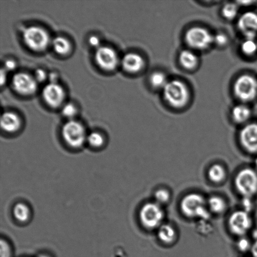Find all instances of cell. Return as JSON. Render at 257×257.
<instances>
[{
    "label": "cell",
    "mask_w": 257,
    "mask_h": 257,
    "mask_svg": "<svg viewBox=\"0 0 257 257\" xmlns=\"http://www.w3.org/2000/svg\"><path fill=\"white\" fill-rule=\"evenodd\" d=\"M180 208L186 218L197 221L211 219L207 199L200 193H190L183 196L180 201Z\"/></svg>",
    "instance_id": "obj_1"
},
{
    "label": "cell",
    "mask_w": 257,
    "mask_h": 257,
    "mask_svg": "<svg viewBox=\"0 0 257 257\" xmlns=\"http://www.w3.org/2000/svg\"><path fill=\"white\" fill-rule=\"evenodd\" d=\"M62 134L65 142L72 148H80L87 140L84 127L74 120L65 123L62 127Z\"/></svg>",
    "instance_id": "obj_9"
},
{
    "label": "cell",
    "mask_w": 257,
    "mask_h": 257,
    "mask_svg": "<svg viewBox=\"0 0 257 257\" xmlns=\"http://www.w3.org/2000/svg\"><path fill=\"white\" fill-rule=\"evenodd\" d=\"M253 242H251L250 239L245 236L238 238V240L236 241V247L241 253H247L251 250V246Z\"/></svg>",
    "instance_id": "obj_29"
},
{
    "label": "cell",
    "mask_w": 257,
    "mask_h": 257,
    "mask_svg": "<svg viewBox=\"0 0 257 257\" xmlns=\"http://www.w3.org/2000/svg\"><path fill=\"white\" fill-rule=\"evenodd\" d=\"M14 215L18 221L25 222L30 217V209L24 203H18L14 208Z\"/></svg>",
    "instance_id": "obj_27"
},
{
    "label": "cell",
    "mask_w": 257,
    "mask_h": 257,
    "mask_svg": "<svg viewBox=\"0 0 257 257\" xmlns=\"http://www.w3.org/2000/svg\"><path fill=\"white\" fill-rule=\"evenodd\" d=\"M242 208L241 210L247 211V212L251 213V211H252L253 208V203L252 201L253 198H242Z\"/></svg>",
    "instance_id": "obj_34"
},
{
    "label": "cell",
    "mask_w": 257,
    "mask_h": 257,
    "mask_svg": "<svg viewBox=\"0 0 257 257\" xmlns=\"http://www.w3.org/2000/svg\"><path fill=\"white\" fill-rule=\"evenodd\" d=\"M227 175V171L220 164H214L207 171L208 180L215 185H220L225 182Z\"/></svg>",
    "instance_id": "obj_21"
},
{
    "label": "cell",
    "mask_w": 257,
    "mask_h": 257,
    "mask_svg": "<svg viewBox=\"0 0 257 257\" xmlns=\"http://www.w3.org/2000/svg\"><path fill=\"white\" fill-rule=\"evenodd\" d=\"M87 141L90 146L94 148H99L104 143V138L97 132H92L87 136Z\"/></svg>",
    "instance_id": "obj_30"
},
{
    "label": "cell",
    "mask_w": 257,
    "mask_h": 257,
    "mask_svg": "<svg viewBox=\"0 0 257 257\" xmlns=\"http://www.w3.org/2000/svg\"><path fill=\"white\" fill-rule=\"evenodd\" d=\"M234 186L241 197H255L257 195V171L252 168L241 169L235 175Z\"/></svg>",
    "instance_id": "obj_5"
},
{
    "label": "cell",
    "mask_w": 257,
    "mask_h": 257,
    "mask_svg": "<svg viewBox=\"0 0 257 257\" xmlns=\"http://www.w3.org/2000/svg\"><path fill=\"white\" fill-rule=\"evenodd\" d=\"M121 64L125 71L136 74L141 71L145 67V60L140 54L133 52L128 53L122 57Z\"/></svg>",
    "instance_id": "obj_16"
},
{
    "label": "cell",
    "mask_w": 257,
    "mask_h": 257,
    "mask_svg": "<svg viewBox=\"0 0 257 257\" xmlns=\"http://www.w3.org/2000/svg\"><path fill=\"white\" fill-rule=\"evenodd\" d=\"M49 77L50 79L52 80L51 83H56L58 75L55 74V73H52V74L50 75Z\"/></svg>",
    "instance_id": "obj_40"
},
{
    "label": "cell",
    "mask_w": 257,
    "mask_h": 257,
    "mask_svg": "<svg viewBox=\"0 0 257 257\" xmlns=\"http://www.w3.org/2000/svg\"><path fill=\"white\" fill-rule=\"evenodd\" d=\"M42 96L45 102L52 107H58L64 102L65 93L64 88L57 83H50L44 88Z\"/></svg>",
    "instance_id": "obj_14"
},
{
    "label": "cell",
    "mask_w": 257,
    "mask_h": 257,
    "mask_svg": "<svg viewBox=\"0 0 257 257\" xmlns=\"http://www.w3.org/2000/svg\"><path fill=\"white\" fill-rule=\"evenodd\" d=\"M23 38L27 46L37 52L46 49L50 41L49 33L38 26L27 28L24 32Z\"/></svg>",
    "instance_id": "obj_8"
},
{
    "label": "cell",
    "mask_w": 257,
    "mask_h": 257,
    "mask_svg": "<svg viewBox=\"0 0 257 257\" xmlns=\"http://www.w3.org/2000/svg\"><path fill=\"white\" fill-rule=\"evenodd\" d=\"M171 193L170 191L165 188L157 189L154 193V199L155 202L163 206L168 205L171 200Z\"/></svg>",
    "instance_id": "obj_26"
},
{
    "label": "cell",
    "mask_w": 257,
    "mask_h": 257,
    "mask_svg": "<svg viewBox=\"0 0 257 257\" xmlns=\"http://www.w3.org/2000/svg\"><path fill=\"white\" fill-rule=\"evenodd\" d=\"M214 35L206 28L193 26L186 30L184 40L188 49L194 51H206L213 45Z\"/></svg>",
    "instance_id": "obj_3"
},
{
    "label": "cell",
    "mask_w": 257,
    "mask_h": 257,
    "mask_svg": "<svg viewBox=\"0 0 257 257\" xmlns=\"http://www.w3.org/2000/svg\"><path fill=\"white\" fill-rule=\"evenodd\" d=\"M89 44L93 47H99V39L97 37L94 36V35L89 38Z\"/></svg>",
    "instance_id": "obj_36"
},
{
    "label": "cell",
    "mask_w": 257,
    "mask_h": 257,
    "mask_svg": "<svg viewBox=\"0 0 257 257\" xmlns=\"http://www.w3.org/2000/svg\"><path fill=\"white\" fill-rule=\"evenodd\" d=\"M167 75L161 71H155L150 75V84L151 87L155 90H161V91L169 82Z\"/></svg>",
    "instance_id": "obj_22"
},
{
    "label": "cell",
    "mask_w": 257,
    "mask_h": 257,
    "mask_svg": "<svg viewBox=\"0 0 257 257\" xmlns=\"http://www.w3.org/2000/svg\"><path fill=\"white\" fill-rule=\"evenodd\" d=\"M227 224L231 233L240 238L246 236L251 230L253 220L251 213L240 209L231 213L228 219Z\"/></svg>",
    "instance_id": "obj_7"
},
{
    "label": "cell",
    "mask_w": 257,
    "mask_h": 257,
    "mask_svg": "<svg viewBox=\"0 0 257 257\" xmlns=\"http://www.w3.org/2000/svg\"><path fill=\"white\" fill-rule=\"evenodd\" d=\"M239 143L246 153L257 155V123L243 125L238 135Z\"/></svg>",
    "instance_id": "obj_10"
},
{
    "label": "cell",
    "mask_w": 257,
    "mask_h": 257,
    "mask_svg": "<svg viewBox=\"0 0 257 257\" xmlns=\"http://www.w3.org/2000/svg\"><path fill=\"white\" fill-rule=\"evenodd\" d=\"M233 92L236 99L243 104L254 101L257 98V79L253 75H239L233 83Z\"/></svg>",
    "instance_id": "obj_4"
},
{
    "label": "cell",
    "mask_w": 257,
    "mask_h": 257,
    "mask_svg": "<svg viewBox=\"0 0 257 257\" xmlns=\"http://www.w3.org/2000/svg\"><path fill=\"white\" fill-rule=\"evenodd\" d=\"M6 81V74L4 69L1 70V84H4V82Z\"/></svg>",
    "instance_id": "obj_39"
},
{
    "label": "cell",
    "mask_w": 257,
    "mask_h": 257,
    "mask_svg": "<svg viewBox=\"0 0 257 257\" xmlns=\"http://www.w3.org/2000/svg\"><path fill=\"white\" fill-rule=\"evenodd\" d=\"M39 257H49V256H47V255H42L39 256Z\"/></svg>",
    "instance_id": "obj_42"
},
{
    "label": "cell",
    "mask_w": 257,
    "mask_h": 257,
    "mask_svg": "<svg viewBox=\"0 0 257 257\" xmlns=\"http://www.w3.org/2000/svg\"><path fill=\"white\" fill-rule=\"evenodd\" d=\"M21 125L19 115L12 112L3 114L1 118V126L3 130L8 133H14L19 130Z\"/></svg>",
    "instance_id": "obj_20"
},
{
    "label": "cell",
    "mask_w": 257,
    "mask_h": 257,
    "mask_svg": "<svg viewBox=\"0 0 257 257\" xmlns=\"http://www.w3.org/2000/svg\"><path fill=\"white\" fill-rule=\"evenodd\" d=\"M77 113L76 107L72 103H68L62 109V114L65 117L71 119Z\"/></svg>",
    "instance_id": "obj_32"
},
{
    "label": "cell",
    "mask_w": 257,
    "mask_h": 257,
    "mask_svg": "<svg viewBox=\"0 0 257 257\" xmlns=\"http://www.w3.org/2000/svg\"><path fill=\"white\" fill-rule=\"evenodd\" d=\"M252 111L247 104L240 103L234 105L231 110L230 116L232 121L236 124L245 125L250 119Z\"/></svg>",
    "instance_id": "obj_18"
},
{
    "label": "cell",
    "mask_w": 257,
    "mask_h": 257,
    "mask_svg": "<svg viewBox=\"0 0 257 257\" xmlns=\"http://www.w3.org/2000/svg\"><path fill=\"white\" fill-rule=\"evenodd\" d=\"M236 27L243 35V39H256L257 14L248 11L238 18Z\"/></svg>",
    "instance_id": "obj_12"
},
{
    "label": "cell",
    "mask_w": 257,
    "mask_h": 257,
    "mask_svg": "<svg viewBox=\"0 0 257 257\" xmlns=\"http://www.w3.org/2000/svg\"><path fill=\"white\" fill-rule=\"evenodd\" d=\"M1 257H11L12 251L9 243L4 240H1Z\"/></svg>",
    "instance_id": "obj_33"
},
{
    "label": "cell",
    "mask_w": 257,
    "mask_h": 257,
    "mask_svg": "<svg viewBox=\"0 0 257 257\" xmlns=\"http://www.w3.org/2000/svg\"><path fill=\"white\" fill-rule=\"evenodd\" d=\"M254 166H255V167H254V169L257 171V155L255 159V161H254Z\"/></svg>",
    "instance_id": "obj_41"
},
{
    "label": "cell",
    "mask_w": 257,
    "mask_h": 257,
    "mask_svg": "<svg viewBox=\"0 0 257 257\" xmlns=\"http://www.w3.org/2000/svg\"><path fill=\"white\" fill-rule=\"evenodd\" d=\"M95 61L103 70L111 71L116 68L119 57L111 47L101 46L97 48L95 55Z\"/></svg>",
    "instance_id": "obj_13"
},
{
    "label": "cell",
    "mask_w": 257,
    "mask_h": 257,
    "mask_svg": "<svg viewBox=\"0 0 257 257\" xmlns=\"http://www.w3.org/2000/svg\"><path fill=\"white\" fill-rule=\"evenodd\" d=\"M35 79L38 82H44L47 78V74L44 70L38 69L35 71Z\"/></svg>",
    "instance_id": "obj_35"
},
{
    "label": "cell",
    "mask_w": 257,
    "mask_h": 257,
    "mask_svg": "<svg viewBox=\"0 0 257 257\" xmlns=\"http://www.w3.org/2000/svg\"><path fill=\"white\" fill-rule=\"evenodd\" d=\"M240 52L246 57H255L257 54L256 39H243L240 45Z\"/></svg>",
    "instance_id": "obj_24"
},
{
    "label": "cell",
    "mask_w": 257,
    "mask_h": 257,
    "mask_svg": "<svg viewBox=\"0 0 257 257\" xmlns=\"http://www.w3.org/2000/svg\"><path fill=\"white\" fill-rule=\"evenodd\" d=\"M52 47L55 51L60 55H66L71 49L69 40L62 37L55 38L52 41Z\"/></svg>",
    "instance_id": "obj_25"
},
{
    "label": "cell",
    "mask_w": 257,
    "mask_h": 257,
    "mask_svg": "<svg viewBox=\"0 0 257 257\" xmlns=\"http://www.w3.org/2000/svg\"><path fill=\"white\" fill-rule=\"evenodd\" d=\"M178 62L183 70L192 72L198 67L200 58L194 50L190 49H183L179 54Z\"/></svg>",
    "instance_id": "obj_15"
},
{
    "label": "cell",
    "mask_w": 257,
    "mask_h": 257,
    "mask_svg": "<svg viewBox=\"0 0 257 257\" xmlns=\"http://www.w3.org/2000/svg\"><path fill=\"white\" fill-rule=\"evenodd\" d=\"M165 216L163 206L155 201L144 204L139 213L141 225L148 230H157L165 223Z\"/></svg>",
    "instance_id": "obj_6"
},
{
    "label": "cell",
    "mask_w": 257,
    "mask_h": 257,
    "mask_svg": "<svg viewBox=\"0 0 257 257\" xmlns=\"http://www.w3.org/2000/svg\"><path fill=\"white\" fill-rule=\"evenodd\" d=\"M197 231L201 235H210L213 231V226L211 224L210 219L209 220H201L198 221Z\"/></svg>",
    "instance_id": "obj_28"
},
{
    "label": "cell",
    "mask_w": 257,
    "mask_h": 257,
    "mask_svg": "<svg viewBox=\"0 0 257 257\" xmlns=\"http://www.w3.org/2000/svg\"><path fill=\"white\" fill-rule=\"evenodd\" d=\"M157 237L164 245H172L178 240V230L172 224L164 223L157 230Z\"/></svg>",
    "instance_id": "obj_17"
},
{
    "label": "cell",
    "mask_w": 257,
    "mask_h": 257,
    "mask_svg": "<svg viewBox=\"0 0 257 257\" xmlns=\"http://www.w3.org/2000/svg\"><path fill=\"white\" fill-rule=\"evenodd\" d=\"M12 86L20 94L29 95L37 91V81L32 75L27 73L19 72L12 78Z\"/></svg>",
    "instance_id": "obj_11"
},
{
    "label": "cell",
    "mask_w": 257,
    "mask_h": 257,
    "mask_svg": "<svg viewBox=\"0 0 257 257\" xmlns=\"http://www.w3.org/2000/svg\"><path fill=\"white\" fill-rule=\"evenodd\" d=\"M207 206L211 215H222L228 209V204L225 199L219 195H212L208 198Z\"/></svg>",
    "instance_id": "obj_19"
},
{
    "label": "cell",
    "mask_w": 257,
    "mask_h": 257,
    "mask_svg": "<svg viewBox=\"0 0 257 257\" xmlns=\"http://www.w3.org/2000/svg\"><path fill=\"white\" fill-rule=\"evenodd\" d=\"M239 5L236 2H227L221 7V17L227 21H233L238 17Z\"/></svg>",
    "instance_id": "obj_23"
},
{
    "label": "cell",
    "mask_w": 257,
    "mask_h": 257,
    "mask_svg": "<svg viewBox=\"0 0 257 257\" xmlns=\"http://www.w3.org/2000/svg\"><path fill=\"white\" fill-rule=\"evenodd\" d=\"M5 68L9 70H14L17 67L16 62L13 60H8L5 62Z\"/></svg>",
    "instance_id": "obj_37"
},
{
    "label": "cell",
    "mask_w": 257,
    "mask_h": 257,
    "mask_svg": "<svg viewBox=\"0 0 257 257\" xmlns=\"http://www.w3.org/2000/svg\"><path fill=\"white\" fill-rule=\"evenodd\" d=\"M250 253L252 257H257V239L252 243Z\"/></svg>",
    "instance_id": "obj_38"
},
{
    "label": "cell",
    "mask_w": 257,
    "mask_h": 257,
    "mask_svg": "<svg viewBox=\"0 0 257 257\" xmlns=\"http://www.w3.org/2000/svg\"><path fill=\"white\" fill-rule=\"evenodd\" d=\"M229 38L225 33L218 32L214 35L213 45L219 48L225 47L228 44Z\"/></svg>",
    "instance_id": "obj_31"
},
{
    "label": "cell",
    "mask_w": 257,
    "mask_h": 257,
    "mask_svg": "<svg viewBox=\"0 0 257 257\" xmlns=\"http://www.w3.org/2000/svg\"><path fill=\"white\" fill-rule=\"evenodd\" d=\"M165 101L171 107L181 109L187 106L190 102L191 94L188 85L183 80L173 79L169 80L162 90Z\"/></svg>",
    "instance_id": "obj_2"
}]
</instances>
